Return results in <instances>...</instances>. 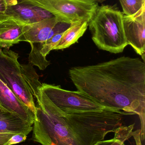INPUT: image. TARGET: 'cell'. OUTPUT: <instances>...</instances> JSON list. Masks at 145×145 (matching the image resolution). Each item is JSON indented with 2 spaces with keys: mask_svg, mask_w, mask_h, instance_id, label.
I'll use <instances>...</instances> for the list:
<instances>
[{
  "mask_svg": "<svg viewBox=\"0 0 145 145\" xmlns=\"http://www.w3.org/2000/svg\"><path fill=\"white\" fill-rule=\"evenodd\" d=\"M70 78L78 91L115 111L138 115L145 139V64L123 57L94 65L73 67Z\"/></svg>",
  "mask_w": 145,
  "mask_h": 145,
  "instance_id": "1",
  "label": "cell"
},
{
  "mask_svg": "<svg viewBox=\"0 0 145 145\" xmlns=\"http://www.w3.org/2000/svg\"><path fill=\"white\" fill-rule=\"evenodd\" d=\"M125 112L105 108L64 116L68 127L81 145H94L122 124Z\"/></svg>",
  "mask_w": 145,
  "mask_h": 145,
  "instance_id": "2",
  "label": "cell"
},
{
  "mask_svg": "<svg viewBox=\"0 0 145 145\" xmlns=\"http://www.w3.org/2000/svg\"><path fill=\"white\" fill-rule=\"evenodd\" d=\"M123 15L116 5L98 7L88 26L92 40L100 49L120 53L128 45L123 29Z\"/></svg>",
  "mask_w": 145,
  "mask_h": 145,
  "instance_id": "3",
  "label": "cell"
},
{
  "mask_svg": "<svg viewBox=\"0 0 145 145\" xmlns=\"http://www.w3.org/2000/svg\"><path fill=\"white\" fill-rule=\"evenodd\" d=\"M37 106L64 116L77 112L101 110L105 107L80 91L43 83L35 93Z\"/></svg>",
  "mask_w": 145,
  "mask_h": 145,
  "instance_id": "4",
  "label": "cell"
},
{
  "mask_svg": "<svg viewBox=\"0 0 145 145\" xmlns=\"http://www.w3.org/2000/svg\"><path fill=\"white\" fill-rule=\"evenodd\" d=\"M32 140L42 145H81L64 118L36 105Z\"/></svg>",
  "mask_w": 145,
  "mask_h": 145,
  "instance_id": "5",
  "label": "cell"
},
{
  "mask_svg": "<svg viewBox=\"0 0 145 145\" xmlns=\"http://www.w3.org/2000/svg\"><path fill=\"white\" fill-rule=\"evenodd\" d=\"M18 58L17 53L0 48V79L35 116L34 97L22 74Z\"/></svg>",
  "mask_w": 145,
  "mask_h": 145,
  "instance_id": "6",
  "label": "cell"
},
{
  "mask_svg": "<svg viewBox=\"0 0 145 145\" xmlns=\"http://www.w3.org/2000/svg\"><path fill=\"white\" fill-rule=\"evenodd\" d=\"M53 14L58 22L72 24L89 22L99 4L87 0H25Z\"/></svg>",
  "mask_w": 145,
  "mask_h": 145,
  "instance_id": "7",
  "label": "cell"
},
{
  "mask_svg": "<svg viewBox=\"0 0 145 145\" xmlns=\"http://www.w3.org/2000/svg\"><path fill=\"white\" fill-rule=\"evenodd\" d=\"M53 17L49 12L25 0H11L0 20L11 19L30 25Z\"/></svg>",
  "mask_w": 145,
  "mask_h": 145,
  "instance_id": "8",
  "label": "cell"
},
{
  "mask_svg": "<svg viewBox=\"0 0 145 145\" xmlns=\"http://www.w3.org/2000/svg\"><path fill=\"white\" fill-rule=\"evenodd\" d=\"M123 29L128 44L145 61V6L133 15L123 17Z\"/></svg>",
  "mask_w": 145,
  "mask_h": 145,
  "instance_id": "9",
  "label": "cell"
},
{
  "mask_svg": "<svg viewBox=\"0 0 145 145\" xmlns=\"http://www.w3.org/2000/svg\"><path fill=\"white\" fill-rule=\"evenodd\" d=\"M16 114L0 106V145H4L15 135H28L33 127Z\"/></svg>",
  "mask_w": 145,
  "mask_h": 145,
  "instance_id": "10",
  "label": "cell"
},
{
  "mask_svg": "<svg viewBox=\"0 0 145 145\" xmlns=\"http://www.w3.org/2000/svg\"><path fill=\"white\" fill-rule=\"evenodd\" d=\"M0 106L33 125L35 116L0 79Z\"/></svg>",
  "mask_w": 145,
  "mask_h": 145,
  "instance_id": "11",
  "label": "cell"
},
{
  "mask_svg": "<svg viewBox=\"0 0 145 145\" xmlns=\"http://www.w3.org/2000/svg\"><path fill=\"white\" fill-rule=\"evenodd\" d=\"M25 25L11 19L0 20V48L9 49L21 42Z\"/></svg>",
  "mask_w": 145,
  "mask_h": 145,
  "instance_id": "12",
  "label": "cell"
},
{
  "mask_svg": "<svg viewBox=\"0 0 145 145\" xmlns=\"http://www.w3.org/2000/svg\"><path fill=\"white\" fill-rule=\"evenodd\" d=\"M88 23L87 21H81L72 24L66 31L60 41L53 50L65 49L77 42L87 29Z\"/></svg>",
  "mask_w": 145,
  "mask_h": 145,
  "instance_id": "13",
  "label": "cell"
},
{
  "mask_svg": "<svg viewBox=\"0 0 145 145\" xmlns=\"http://www.w3.org/2000/svg\"><path fill=\"white\" fill-rule=\"evenodd\" d=\"M124 15L130 16L139 11L145 6V0H119Z\"/></svg>",
  "mask_w": 145,
  "mask_h": 145,
  "instance_id": "14",
  "label": "cell"
},
{
  "mask_svg": "<svg viewBox=\"0 0 145 145\" xmlns=\"http://www.w3.org/2000/svg\"><path fill=\"white\" fill-rule=\"evenodd\" d=\"M65 32V31L54 34L48 38L47 40L43 43L42 48L40 52L43 57L46 58L47 55L49 53V52L52 50H53V48L60 41Z\"/></svg>",
  "mask_w": 145,
  "mask_h": 145,
  "instance_id": "15",
  "label": "cell"
},
{
  "mask_svg": "<svg viewBox=\"0 0 145 145\" xmlns=\"http://www.w3.org/2000/svg\"><path fill=\"white\" fill-rule=\"evenodd\" d=\"M134 124L129 127L120 126L115 130L114 138L124 143L132 136Z\"/></svg>",
  "mask_w": 145,
  "mask_h": 145,
  "instance_id": "16",
  "label": "cell"
},
{
  "mask_svg": "<svg viewBox=\"0 0 145 145\" xmlns=\"http://www.w3.org/2000/svg\"><path fill=\"white\" fill-rule=\"evenodd\" d=\"M27 135L23 133L15 135L11 137V138L4 145H12L24 142L27 138Z\"/></svg>",
  "mask_w": 145,
  "mask_h": 145,
  "instance_id": "17",
  "label": "cell"
},
{
  "mask_svg": "<svg viewBox=\"0 0 145 145\" xmlns=\"http://www.w3.org/2000/svg\"><path fill=\"white\" fill-rule=\"evenodd\" d=\"M94 145H125L124 143L116 139L113 138L109 140H102Z\"/></svg>",
  "mask_w": 145,
  "mask_h": 145,
  "instance_id": "18",
  "label": "cell"
},
{
  "mask_svg": "<svg viewBox=\"0 0 145 145\" xmlns=\"http://www.w3.org/2000/svg\"><path fill=\"white\" fill-rule=\"evenodd\" d=\"M10 0H0V18L5 13Z\"/></svg>",
  "mask_w": 145,
  "mask_h": 145,
  "instance_id": "19",
  "label": "cell"
},
{
  "mask_svg": "<svg viewBox=\"0 0 145 145\" xmlns=\"http://www.w3.org/2000/svg\"><path fill=\"white\" fill-rule=\"evenodd\" d=\"M140 133H141V130L138 129L135 132H133L132 134V136L134 137L135 140L136 145H142L141 138H140Z\"/></svg>",
  "mask_w": 145,
  "mask_h": 145,
  "instance_id": "20",
  "label": "cell"
},
{
  "mask_svg": "<svg viewBox=\"0 0 145 145\" xmlns=\"http://www.w3.org/2000/svg\"><path fill=\"white\" fill-rule=\"evenodd\" d=\"M87 1H94L98 3H103L105 1H106V0H87Z\"/></svg>",
  "mask_w": 145,
  "mask_h": 145,
  "instance_id": "21",
  "label": "cell"
}]
</instances>
